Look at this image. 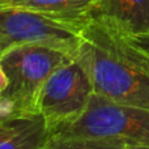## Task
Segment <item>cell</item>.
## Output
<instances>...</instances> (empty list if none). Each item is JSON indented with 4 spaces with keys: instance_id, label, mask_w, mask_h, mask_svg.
Masks as SVG:
<instances>
[{
    "instance_id": "obj_2",
    "label": "cell",
    "mask_w": 149,
    "mask_h": 149,
    "mask_svg": "<svg viewBox=\"0 0 149 149\" xmlns=\"http://www.w3.org/2000/svg\"><path fill=\"white\" fill-rule=\"evenodd\" d=\"M79 55V49L50 43H25L0 54L3 70L8 79L3 97L16 106L22 119L41 116L39 97L52 73Z\"/></svg>"
},
{
    "instance_id": "obj_3",
    "label": "cell",
    "mask_w": 149,
    "mask_h": 149,
    "mask_svg": "<svg viewBox=\"0 0 149 149\" xmlns=\"http://www.w3.org/2000/svg\"><path fill=\"white\" fill-rule=\"evenodd\" d=\"M51 135L149 147V110L118 103L94 93L86 110L76 122Z\"/></svg>"
},
{
    "instance_id": "obj_11",
    "label": "cell",
    "mask_w": 149,
    "mask_h": 149,
    "mask_svg": "<svg viewBox=\"0 0 149 149\" xmlns=\"http://www.w3.org/2000/svg\"><path fill=\"white\" fill-rule=\"evenodd\" d=\"M8 85V79H7V74H5L4 70H3V65H1V62H0V95L4 93L5 88Z\"/></svg>"
},
{
    "instance_id": "obj_9",
    "label": "cell",
    "mask_w": 149,
    "mask_h": 149,
    "mask_svg": "<svg viewBox=\"0 0 149 149\" xmlns=\"http://www.w3.org/2000/svg\"><path fill=\"white\" fill-rule=\"evenodd\" d=\"M124 147L123 143L111 140L51 135L47 149H123Z\"/></svg>"
},
{
    "instance_id": "obj_5",
    "label": "cell",
    "mask_w": 149,
    "mask_h": 149,
    "mask_svg": "<svg viewBox=\"0 0 149 149\" xmlns=\"http://www.w3.org/2000/svg\"><path fill=\"white\" fill-rule=\"evenodd\" d=\"M86 21L0 7V54L25 43H50L77 50Z\"/></svg>"
},
{
    "instance_id": "obj_6",
    "label": "cell",
    "mask_w": 149,
    "mask_h": 149,
    "mask_svg": "<svg viewBox=\"0 0 149 149\" xmlns=\"http://www.w3.org/2000/svg\"><path fill=\"white\" fill-rule=\"evenodd\" d=\"M89 20L131 36H149V0H94Z\"/></svg>"
},
{
    "instance_id": "obj_1",
    "label": "cell",
    "mask_w": 149,
    "mask_h": 149,
    "mask_svg": "<svg viewBox=\"0 0 149 149\" xmlns=\"http://www.w3.org/2000/svg\"><path fill=\"white\" fill-rule=\"evenodd\" d=\"M79 58L95 94L149 110V36L126 34L88 18Z\"/></svg>"
},
{
    "instance_id": "obj_4",
    "label": "cell",
    "mask_w": 149,
    "mask_h": 149,
    "mask_svg": "<svg viewBox=\"0 0 149 149\" xmlns=\"http://www.w3.org/2000/svg\"><path fill=\"white\" fill-rule=\"evenodd\" d=\"M93 94L92 79L77 55L76 59L56 70L46 81L39 97L38 114L54 134L84 114Z\"/></svg>"
},
{
    "instance_id": "obj_8",
    "label": "cell",
    "mask_w": 149,
    "mask_h": 149,
    "mask_svg": "<svg viewBox=\"0 0 149 149\" xmlns=\"http://www.w3.org/2000/svg\"><path fill=\"white\" fill-rule=\"evenodd\" d=\"M51 131L42 116L30 118L9 136L0 140V149H47Z\"/></svg>"
},
{
    "instance_id": "obj_10",
    "label": "cell",
    "mask_w": 149,
    "mask_h": 149,
    "mask_svg": "<svg viewBox=\"0 0 149 149\" xmlns=\"http://www.w3.org/2000/svg\"><path fill=\"white\" fill-rule=\"evenodd\" d=\"M28 119H30V118H28ZM28 119H17V120H12V122H0V140L9 136L10 134H13Z\"/></svg>"
},
{
    "instance_id": "obj_7",
    "label": "cell",
    "mask_w": 149,
    "mask_h": 149,
    "mask_svg": "<svg viewBox=\"0 0 149 149\" xmlns=\"http://www.w3.org/2000/svg\"><path fill=\"white\" fill-rule=\"evenodd\" d=\"M94 0H0V7L18 8L55 17L88 20Z\"/></svg>"
},
{
    "instance_id": "obj_12",
    "label": "cell",
    "mask_w": 149,
    "mask_h": 149,
    "mask_svg": "<svg viewBox=\"0 0 149 149\" xmlns=\"http://www.w3.org/2000/svg\"><path fill=\"white\" fill-rule=\"evenodd\" d=\"M123 149H149L147 145H126Z\"/></svg>"
}]
</instances>
